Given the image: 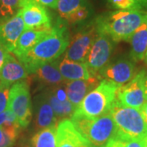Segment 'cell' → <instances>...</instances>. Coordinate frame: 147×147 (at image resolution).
Segmentation results:
<instances>
[{
	"instance_id": "obj_1",
	"label": "cell",
	"mask_w": 147,
	"mask_h": 147,
	"mask_svg": "<svg viewBox=\"0 0 147 147\" xmlns=\"http://www.w3.org/2000/svg\"><path fill=\"white\" fill-rule=\"evenodd\" d=\"M69 39L66 28L58 26L52 28L51 32L35 44L30 50L18 57L28 74H34L42 65L51 62L66 50Z\"/></svg>"
},
{
	"instance_id": "obj_2",
	"label": "cell",
	"mask_w": 147,
	"mask_h": 147,
	"mask_svg": "<svg viewBox=\"0 0 147 147\" xmlns=\"http://www.w3.org/2000/svg\"><path fill=\"white\" fill-rule=\"evenodd\" d=\"M147 20V11L118 10L98 16L96 20L97 33L112 41H129L131 35Z\"/></svg>"
},
{
	"instance_id": "obj_3",
	"label": "cell",
	"mask_w": 147,
	"mask_h": 147,
	"mask_svg": "<svg viewBox=\"0 0 147 147\" xmlns=\"http://www.w3.org/2000/svg\"><path fill=\"white\" fill-rule=\"evenodd\" d=\"M71 122L79 132L88 142L90 147H105L117 134L115 122L110 113L96 118H90L74 111Z\"/></svg>"
},
{
	"instance_id": "obj_4",
	"label": "cell",
	"mask_w": 147,
	"mask_h": 147,
	"mask_svg": "<svg viewBox=\"0 0 147 147\" xmlns=\"http://www.w3.org/2000/svg\"><path fill=\"white\" fill-rule=\"evenodd\" d=\"M117 129L116 136L142 142L147 134V123L140 110L115 100L109 111Z\"/></svg>"
},
{
	"instance_id": "obj_5",
	"label": "cell",
	"mask_w": 147,
	"mask_h": 147,
	"mask_svg": "<svg viewBox=\"0 0 147 147\" xmlns=\"http://www.w3.org/2000/svg\"><path fill=\"white\" fill-rule=\"evenodd\" d=\"M119 88L114 83L102 79L94 89L86 95L77 110L90 118L108 114L116 100V92Z\"/></svg>"
},
{
	"instance_id": "obj_6",
	"label": "cell",
	"mask_w": 147,
	"mask_h": 147,
	"mask_svg": "<svg viewBox=\"0 0 147 147\" xmlns=\"http://www.w3.org/2000/svg\"><path fill=\"white\" fill-rule=\"evenodd\" d=\"M7 108L14 113L21 127L29 125L32 118V104L26 81L21 80L11 86Z\"/></svg>"
},
{
	"instance_id": "obj_7",
	"label": "cell",
	"mask_w": 147,
	"mask_h": 147,
	"mask_svg": "<svg viewBox=\"0 0 147 147\" xmlns=\"http://www.w3.org/2000/svg\"><path fill=\"white\" fill-rule=\"evenodd\" d=\"M146 70H142L130 82L120 86L116 92V100L122 105L140 110L145 101L144 76Z\"/></svg>"
},
{
	"instance_id": "obj_8",
	"label": "cell",
	"mask_w": 147,
	"mask_h": 147,
	"mask_svg": "<svg viewBox=\"0 0 147 147\" xmlns=\"http://www.w3.org/2000/svg\"><path fill=\"white\" fill-rule=\"evenodd\" d=\"M112 50L113 44L110 38L97 34L85 62L93 77L96 78L98 73L107 65Z\"/></svg>"
},
{
	"instance_id": "obj_9",
	"label": "cell",
	"mask_w": 147,
	"mask_h": 147,
	"mask_svg": "<svg viewBox=\"0 0 147 147\" xmlns=\"http://www.w3.org/2000/svg\"><path fill=\"white\" fill-rule=\"evenodd\" d=\"M97 34L96 26H92L87 30L79 32L69 43L65 58L85 63Z\"/></svg>"
},
{
	"instance_id": "obj_10",
	"label": "cell",
	"mask_w": 147,
	"mask_h": 147,
	"mask_svg": "<svg viewBox=\"0 0 147 147\" xmlns=\"http://www.w3.org/2000/svg\"><path fill=\"white\" fill-rule=\"evenodd\" d=\"M132 61L124 58L119 59L105 66L98 73L96 78L112 82L119 87L123 86L135 77V66Z\"/></svg>"
},
{
	"instance_id": "obj_11",
	"label": "cell",
	"mask_w": 147,
	"mask_h": 147,
	"mask_svg": "<svg viewBox=\"0 0 147 147\" xmlns=\"http://www.w3.org/2000/svg\"><path fill=\"white\" fill-rule=\"evenodd\" d=\"M20 11L26 30L52 28L51 18L47 11L37 0H27Z\"/></svg>"
},
{
	"instance_id": "obj_12",
	"label": "cell",
	"mask_w": 147,
	"mask_h": 147,
	"mask_svg": "<svg viewBox=\"0 0 147 147\" xmlns=\"http://www.w3.org/2000/svg\"><path fill=\"white\" fill-rule=\"evenodd\" d=\"M26 30L25 23L19 11L14 16L0 21V43L7 52L12 53L16 42Z\"/></svg>"
},
{
	"instance_id": "obj_13",
	"label": "cell",
	"mask_w": 147,
	"mask_h": 147,
	"mask_svg": "<svg viewBox=\"0 0 147 147\" xmlns=\"http://www.w3.org/2000/svg\"><path fill=\"white\" fill-rule=\"evenodd\" d=\"M57 147H90V146L71 121L63 119L57 125Z\"/></svg>"
},
{
	"instance_id": "obj_14",
	"label": "cell",
	"mask_w": 147,
	"mask_h": 147,
	"mask_svg": "<svg viewBox=\"0 0 147 147\" xmlns=\"http://www.w3.org/2000/svg\"><path fill=\"white\" fill-rule=\"evenodd\" d=\"M28 73L23 65L8 53L2 67L0 74V86L10 88L16 82L26 79Z\"/></svg>"
},
{
	"instance_id": "obj_15",
	"label": "cell",
	"mask_w": 147,
	"mask_h": 147,
	"mask_svg": "<svg viewBox=\"0 0 147 147\" xmlns=\"http://www.w3.org/2000/svg\"><path fill=\"white\" fill-rule=\"evenodd\" d=\"M99 79L92 77L87 80H72L65 83V91L68 99L74 105L78 107L89 92L98 85Z\"/></svg>"
},
{
	"instance_id": "obj_16",
	"label": "cell",
	"mask_w": 147,
	"mask_h": 147,
	"mask_svg": "<svg viewBox=\"0 0 147 147\" xmlns=\"http://www.w3.org/2000/svg\"><path fill=\"white\" fill-rule=\"evenodd\" d=\"M54 125H57V116L44 92L35 98V127L41 130Z\"/></svg>"
},
{
	"instance_id": "obj_17",
	"label": "cell",
	"mask_w": 147,
	"mask_h": 147,
	"mask_svg": "<svg viewBox=\"0 0 147 147\" xmlns=\"http://www.w3.org/2000/svg\"><path fill=\"white\" fill-rule=\"evenodd\" d=\"M53 28V27H52ZM52 28L47 29H26L19 37L15 49L12 53L18 58L30 50L35 44L51 32Z\"/></svg>"
},
{
	"instance_id": "obj_18",
	"label": "cell",
	"mask_w": 147,
	"mask_h": 147,
	"mask_svg": "<svg viewBox=\"0 0 147 147\" xmlns=\"http://www.w3.org/2000/svg\"><path fill=\"white\" fill-rule=\"evenodd\" d=\"M59 70L64 79L67 81L79 79L87 80L93 77L86 63L74 61L67 58H64L59 63Z\"/></svg>"
},
{
	"instance_id": "obj_19",
	"label": "cell",
	"mask_w": 147,
	"mask_h": 147,
	"mask_svg": "<svg viewBox=\"0 0 147 147\" xmlns=\"http://www.w3.org/2000/svg\"><path fill=\"white\" fill-rule=\"evenodd\" d=\"M129 42H131V61L138 62L145 60L147 52V20L137 28Z\"/></svg>"
},
{
	"instance_id": "obj_20",
	"label": "cell",
	"mask_w": 147,
	"mask_h": 147,
	"mask_svg": "<svg viewBox=\"0 0 147 147\" xmlns=\"http://www.w3.org/2000/svg\"><path fill=\"white\" fill-rule=\"evenodd\" d=\"M59 61L55 60L42 65L37 69L34 74L40 83L48 85H60L63 83L64 78L59 70Z\"/></svg>"
},
{
	"instance_id": "obj_21",
	"label": "cell",
	"mask_w": 147,
	"mask_h": 147,
	"mask_svg": "<svg viewBox=\"0 0 147 147\" xmlns=\"http://www.w3.org/2000/svg\"><path fill=\"white\" fill-rule=\"evenodd\" d=\"M57 125L38 130L30 140L31 147H57Z\"/></svg>"
},
{
	"instance_id": "obj_22",
	"label": "cell",
	"mask_w": 147,
	"mask_h": 147,
	"mask_svg": "<svg viewBox=\"0 0 147 147\" xmlns=\"http://www.w3.org/2000/svg\"><path fill=\"white\" fill-rule=\"evenodd\" d=\"M45 95L49 104L53 108L54 114L60 119H65L69 116H72L74 111L78 108L75 105H74L69 100H65V101L59 100L55 96V95L53 94L52 91L46 92Z\"/></svg>"
},
{
	"instance_id": "obj_23",
	"label": "cell",
	"mask_w": 147,
	"mask_h": 147,
	"mask_svg": "<svg viewBox=\"0 0 147 147\" xmlns=\"http://www.w3.org/2000/svg\"><path fill=\"white\" fill-rule=\"evenodd\" d=\"M27 0H0V21L14 16Z\"/></svg>"
},
{
	"instance_id": "obj_24",
	"label": "cell",
	"mask_w": 147,
	"mask_h": 147,
	"mask_svg": "<svg viewBox=\"0 0 147 147\" xmlns=\"http://www.w3.org/2000/svg\"><path fill=\"white\" fill-rule=\"evenodd\" d=\"M84 5V0H58L57 10L61 17L66 20L75 11Z\"/></svg>"
},
{
	"instance_id": "obj_25",
	"label": "cell",
	"mask_w": 147,
	"mask_h": 147,
	"mask_svg": "<svg viewBox=\"0 0 147 147\" xmlns=\"http://www.w3.org/2000/svg\"><path fill=\"white\" fill-rule=\"evenodd\" d=\"M105 147H143V146L142 142L115 136L105 145Z\"/></svg>"
},
{
	"instance_id": "obj_26",
	"label": "cell",
	"mask_w": 147,
	"mask_h": 147,
	"mask_svg": "<svg viewBox=\"0 0 147 147\" xmlns=\"http://www.w3.org/2000/svg\"><path fill=\"white\" fill-rule=\"evenodd\" d=\"M110 4L117 10L142 11L132 0H108Z\"/></svg>"
},
{
	"instance_id": "obj_27",
	"label": "cell",
	"mask_w": 147,
	"mask_h": 147,
	"mask_svg": "<svg viewBox=\"0 0 147 147\" xmlns=\"http://www.w3.org/2000/svg\"><path fill=\"white\" fill-rule=\"evenodd\" d=\"M88 14H89V11H88V8L87 7V6H82L78 10L75 11L73 14H71L69 16L65 21H67V22L69 24L78 23V22L85 20L88 16Z\"/></svg>"
},
{
	"instance_id": "obj_28",
	"label": "cell",
	"mask_w": 147,
	"mask_h": 147,
	"mask_svg": "<svg viewBox=\"0 0 147 147\" xmlns=\"http://www.w3.org/2000/svg\"><path fill=\"white\" fill-rule=\"evenodd\" d=\"M9 92V88L0 86V113L5 111L7 108Z\"/></svg>"
},
{
	"instance_id": "obj_29",
	"label": "cell",
	"mask_w": 147,
	"mask_h": 147,
	"mask_svg": "<svg viewBox=\"0 0 147 147\" xmlns=\"http://www.w3.org/2000/svg\"><path fill=\"white\" fill-rule=\"evenodd\" d=\"M52 92H53V94L55 95V96H56L59 100H61V101H65V100H68V99H67L66 91H65V87H63V86H58V87L54 88Z\"/></svg>"
},
{
	"instance_id": "obj_30",
	"label": "cell",
	"mask_w": 147,
	"mask_h": 147,
	"mask_svg": "<svg viewBox=\"0 0 147 147\" xmlns=\"http://www.w3.org/2000/svg\"><path fill=\"white\" fill-rule=\"evenodd\" d=\"M8 53V52L6 50V48L1 43H0V74H1V70H2V67L5 60L6 55Z\"/></svg>"
},
{
	"instance_id": "obj_31",
	"label": "cell",
	"mask_w": 147,
	"mask_h": 147,
	"mask_svg": "<svg viewBox=\"0 0 147 147\" xmlns=\"http://www.w3.org/2000/svg\"><path fill=\"white\" fill-rule=\"evenodd\" d=\"M42 5L47 6L51 8H57V3L58 0H37Z\"/></svg>"
},
{
	"instance_id": "obj_32",
	"label": "cell",
	"mask_w": 147,
	"mask_h": 147,
	"mask_svg": "<svg viewBox=\"0 0 147 147\" xmlns=\"http://www.w3.org/2000/svg\"><path fill=\"white\" fill-rule=\"evenodd\" d=\"M142 11H147V0H132Z\"/></svg>"
},
{
	"instance_id": "obj_33",
	"label": "cell",
	"mask_w": 147,
	"mask_h": 147,
	"mask_svg": "<svg viewBox=\"0 0 147 147\" xmlns=\"http://www.w3.org/2000/svg\"><path fill=\"white\" fill-rule=\"evenodd\" d=\"M139 110H140L141 114L142 115V117L144 118V119H145V121L147 123V100L145 101V103L143 104V105L140 108Z\"/></svg>"
},
{
	"instance_id": "obj_34",
	"label": "cell",
	"mask_w": 147,
	"mask_h": 147,
	"mask_svg": "<svg viewBox=\"0 0 147 147\" xmlns=\"http://www.w3.org/2000/svg\"><path fill=\"white\" fill-rule=\"evenodd\" d=\"M6 119H7V114L6 111H3L2 113H0V127L3 125V123H5Z\"/></svg>"
},
{
	"instance_id": "obj_35",
	"label": "cell",
	"mask_w": 147,
	"mask_h": 147,
	"mask_svg": "<svg viewBox=\"0 0 147 147\" xmlns=\"http://www.w3.org/2000/svg\"><path fill=\"white\" fill-rule=\"evenodd\" d=\"M144 88H145L146 99L147 100V71L145 72V76H144Z\"/></svg>"
},
{
	"instance_id": "obj_36",
	"label": "cell",
	"mask_w": 147,
	"mask_h": 147,
	"mask_svg": "<svg viewBox=\"0 0 147 147\" xmlns=\"http://www.w3.org/2000/svg\"><path fill=\"white\" fill-rule=\"evenodd\" d=\"M142 144L143 147H147V134L146 135V137L142 140Z\"/></svg>"
},
{
	"instance_id": "obj_37",
	"label": "cell",
	"mask_w": 147,
	"mask_h": 147,
	"mask_svg": "<svg viewBox=\"0 0 147 147\" xmlns=\"http://www.w3.org/2000/svg\"><path fill=\"white\" fill-rule=\"evenodd\" d=\"M3 131L2 130V128L0 127V144L3 141Z\"/></svg>"
},
{
	"instance_id": "obj_38",
	"label": "cell",
	"mask_w": 147,
	"mask_h": 147,
	"mask_svg": "<svg viewBox=\"0 0 147 147\" xmlns=\"http://www.w3.org/2000/svg\"><path fill=\"white\" fill-rule=\"evenodd\" d=\"M145 61H146V63L147 64V52L146 54V57H145Z\"/></svg>"
}]
</instances>
